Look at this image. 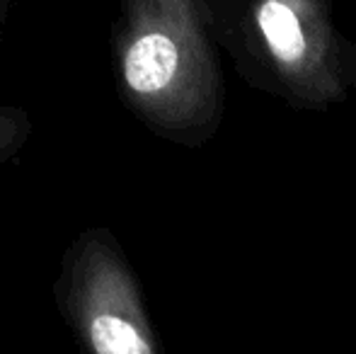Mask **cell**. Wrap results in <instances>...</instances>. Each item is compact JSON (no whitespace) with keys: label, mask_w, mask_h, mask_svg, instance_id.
<instances>
[{"label":"cell","mask_w":356,"mask_h":354,"mask_svg":"<svg viewBox=\"0 0 356 354\" xmlns=\"http://www.w3.org/2000/svg\"><path fill=\"white\" fill-rule=\"evenodd\" d=\"M220 54L248 86L323 112L356 90V42L330 0H209Z\"/></svg>","instance_id":"obj_2"},{"label":"cell","mask_w":356,"mask_h":354,"mask_svg":"<svg viewBox=\"0 0 356 354\" xmlns=\"http://www.w3.org/2000/svg\"><path fill=\"white\" fill-rule=\"evenodd\" d=\"M112 78L127 112L160 141L202 148L225 117V78L209 0H117Z\"/></svg>","instance_id":"obj_1"},{"label":"cell","mask_w":356,"mask_h":354,"mask_svg":"<svg viewBox=\"0 0 356 354\" xmlns=\"http://www.w3.org/2000/svg\"><path fill=\"white\" fill-rule=\"evenodd\" d=\"M51 293L63 325L83 350L95 354L163 352L141 279L109 226H90L68 241Z\"/></svg>","instance_id":"obj_3"},{"label":"cell","mask_w":356,"mask_h":354,"mask_svg":"<svg viewBox=\"0 0 356 354\" xmlns=\"http://www.w3.org/2000/svg\"><path fill=\"white\" fill-rule=\"evenodd\" d=\"M13 3H15V0H0V29H3L5 22H8L10 10H13Z\"/></svg>","instance_id":"obj_5"},{"label":"cell","mask_w":356,"mask_h":354,"mask_svg":"<svg viewBox=\"0 0 356 354\" xmlns=\"http://www.w3.org/2000/svg\"><path fill=\"white\" fill-rule=\"evenodd\" d=\"M32 117L19 104H0V168L19 156L32 136Z\"/></svg>","instance_id":"obj_4"}]
</instances>
